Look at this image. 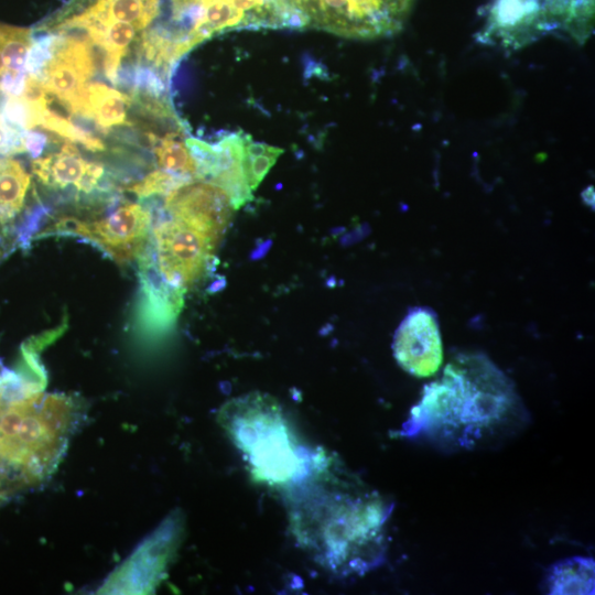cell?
Here are the masks:
<instances>
[{"mask_svg":"<svg viewBox=\"0 0 595 595\" xmlns=\"http://www.w3.org/2000/svg\"><path fill=\"white\" fill-rule=\"evenodd\" d=\"M220 416L256 476L280 483L298 474L302 459L281 410L271 398L252 393L235 399Z\"/></svg>","mask_w":595,"mask_h":595,"instance_id":"7a4b0ae2","label":"cell"},{"mask_svg":"<svg viewBox=\"0 0 595 595\" xmlns=\"http://www.w3.org/2000/svg\"><path fill=\"white\" fill-rule=\"evenodd\" d=\"M161 0H95L82 12L60 23L61 29L84 24H107L111 21L131 23L137 31L144 30L159 14Z\"/></svg>","mask_w":595,"mask_h":595,"instance_id":"30bf717a","label":"cell"},{"mask_svg":"<svg viewBox=\"0 0 595 595\" xmlns=\"http://www.w3.org/2000/svg\"><path fill=\"white\" fill-rule=\"evenodd\" d=\"M152 212L137 203L123 202L108 215L85 220L62 216L36 234L34 239L48 236H73L98 247L120 266L130 263L144 250L151 234Z\"/></svg>","mask_w":595,"mask_h":595,"instance_id":"3957f363","label":"cell"},{"mask_svg":"<svg viewBox=\"0 0 595 595\" xmlns=\"http://www.w3.org/2000/svg\"><path fill=\"white\" fill-rule=\"evenodd\" d=\"M130 105V95L101 83H91L86 87L84 118L93 120L102 132H107L110 128L129 125L127 111Z\"/></svg>","mask_w":595,"mask_h":595,"instance_id":"8fae6325","label":"cell"},{"mask_svg":"<svg viewBox=\"0 0 595 595\" xmlns=\"http://www.w3.org/2000/svg\"><path fill=\"white\" fill-rule=\"evenodd\" d=\"M528 423L512 381L486 356L458 354L423 388L401 434L453 453L494 448Z\"/></svg>","mask_w":595,"mask_h":595,"instance_id":"6da1fadb","label":"cell"},{"mask_svg":"<svg viewBox=\"0 0 595 595\" xmlns=\"http://www.w3.org/2000/svg\"><path fill=\"white\" fill-rule=\"evenodd\" d=\"M23 147L25 152L30 153L33 159L41 156L48 143V136L34 130H26L22 136Z\"/></svg>","mask_w":595,"mask_h":595,"instance_id":"e0dca14e","label":"cell"},{"mask_svg":"<svg viewBox=\"0 0 595 595\" xmlns=\"http://www.w3.org/2000/svg\"><path fill=\"white\" fill-rule=\"evenodd\" d=\"M93 46L86 35L57 33L52 57L35 76L72 116L85 113L87 82L96 72Z\"/></svg>","mask_w":595,"mask_h":595,"instance_id":"5b68a950","label":"cell"},{"mask_svg":"<svg viewBox=\"0 0 595 595\" xmlns=\"http://www.w3.org/2000/svg\"><path fill=\"white\" fill-rule=\"evenodd\" d=\"M282 152V149L256 142L247 134L244 149V169L248 185L252 192L258 187Z\"/></svg>","mask_w":595,"mask_h":595,"instance_id":"4fadbf2b","label":"cell"},{"mask_svg":"<svg viewBox=\"0 0 595 595\" xmlns=\"http://www.w3.org/2000/svg\"><path fill=\"white\" fill-rule=\"evenodd\" d=\"M55 39V33H48L32 40L25 63L26 74L32 76L40 75L53 55Z\"/></svg>","mask_w":595,"mask_h":595,"instance_id":"2e32d148","label":"cell"},{"mask_svg":"<svg viewBox=\"0 0 595 595\" xmlns=\"http://www.w3.org/2000/svg\"><path fill=\"white\" fill-rule=\"evenodd\" d=\"M31 169L40 183L48 188L74 186L78 193L86 195L99 187L105 173L102 164L83 159L68 140L57 153L33 159Z\"/></svg>","mask_w":595,"mask_h":595,"instance_id":"9c48e42d","label":"cell"},{"mask_svg":"<svg viewBox=\"0 0 595 595\" xmlns=\"http://www.w3.org/2000/svg\"><path fill=\"white\" fill-rule=\"evenodd\" d=\"M191 182H193V180L172 174L161 169H154L145 174L142 180L129 185L127 191L133 193L140 199L155 195L165 197L172 191Z\"/></svg>","mask_w":595,"mask_h":595,"instance_id":"9a60e30c","label":"cell"},{"mask_svg":"<svg viewBox=\"0 0 595 595\" xmlns=\"http://www.w3.org/2000/svg\"><path fill=\"white\" fill-rule=\"evenodd\" d=\"M247 133H226L217 142L208 143L186 138V147L196 164L201 181L213 183L229 196L234 209L252 199L244 169V149Z\"/></svg>","mask_w":595,"mask_h":595,"instance_id":"8992f818","label":"cell"},{"mask_svg":"<svg viewBox=\"0 0 595 595\" xmlns=\"http://www.w3.org/2000/svg\"><path fill=\"white\" fill-rule=\"evenodd\" d=\"M3 367H4V366H3V364H2V361H1V359H0V371H1V369H2ZM9 404H10V403H7V402L0 397V416H1V414L3 413L4 409H6Z\"/></svg>","mask_w":595,"mask_h":595,"instance_id":"ac0fdd59","label":"cell"},{"mask_svg":"<svg viewBox=\"0 0 595 595\" xmlns=\"http://www.w3.org/2000/svg\"><path fill=\"white\" fill-rule=\"evenodd\" d=\"M219 240L162 208L152 220L149 245L162 277L186 291L208 270Z\"/></svg>","mask_w":595,"mask_h":595,"instance_id":"277c9868","label":"cell"},{"mask_svg":"<svg viewBox=\"0 0 595 595\" xmlns=\"http://www.w3.org/2000/svg\"><path fill=\"white\" fill-rule=\"evenodd\" d=\"M140 278V298L136 322L144 334L158 335L176 321L185 291L169 283L160 273L149 242L137 258Z\"/></svg>","mask_w":595,"mask_h":595,"instance_id":"ba28073f","label":"cell"},{"mask_svg":"<svg viewBox=\"0 0 595 595\" xmlns=\"http://www.w3.org/2000/svg\"><path fill=\"white\" fill-rule=\"evenodd\" d=\"M39 127L65 138L71 142L80 143L87 150L93 152L104 151L106 149L105 143L88 130L76 126L71 119H67L50 108L41 116Z\"/></svg>","mask_w":595,"mask_h":595,"instance_id":"5bb4252c","label":"cell"},{"mask_svg":"<svg viewBox=\"0 0 595 595\" xmlns=\"http://www.w3.org/2000/svg\"><path fill=\"white\" fill-rule=\"evenodd\" d=\"M393 355L397 363L415 377L434 375L443 358L435 314L424 307L412 309L396 331Z\"/></svg>","mask_w":595,"mask_h":595,"instance_id":"52a82bcc","label":"cell"},{"mask_svg":"<svg viewBox=\"0 0 595 595\" xmlns=\"http://www.w3.org/2000/svg\"><path fill=\"white\" fill-rule=\"evenodd\" d=\"M544 584L548 594H594V560L563 559L548 570Z\"/></svg>","mask_w":595,"mask_h":595,"instance_id":"7c38bea8","label":"cell"}]
</instances>
